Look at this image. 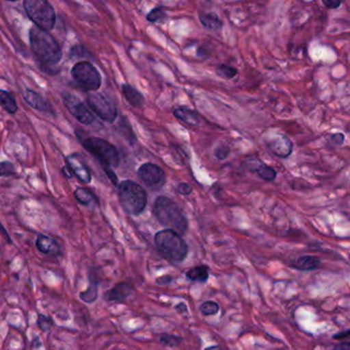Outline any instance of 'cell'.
Listing matches in <instances>:
<instances>
[{
    "mask_svg": "<svg viewBox=\"0 0 350 350\" xmlns=\"http://www.w3.org/2000/svg\"><path fill=\"white\" fill-rule=\"evenodd\" d=\"M98 283L96 282H92L88 289L80 294V298L86 303H92L96 301L98 299Z\"/></svg>",
    "mask_w": 350,
    "mask_h": 350,
    "instance_id": "cell-24",
    "label": "cell"
},
{
    "mask_svg": "<svg viewBox=\"0 0 350 350\" xmlns=\"http://www.w3.org/2000/svg\"><path fill=\"white\" fill-rule=\"evenodd\" d=\"M0 105L10 114H14L18 111V104L14 96L6 90H0Z\"/></svg>",
    "mask_w": 350,
    "mask_h": 350,
    "instance_id": "cell-21",
    "label": "cell"
},
{
    "mask_svg": "<svg viewBox=\"0 0 350 350\" xmlns=\"http://www.w3.org/2000/svg\"><path fill=\"white\" fill-rule=\"evenodd\" d=\"M133 293H135V288L131 284L119 283L112 289L106 291L104 298L108 302L123 301L131 297Z\"/></svg>",
    "mask_w": 350,
    "mask_h": 350,
    "instance_id": "cell-13",
    "label": "cell"
},
{
    "mask_svg": "<svg viewBox=\"0 0 350 350\" xmlns=\"http://www.w3.org/2000/svg\"><path fill=\"white\" fill-rule=\"evenodd\" d=\"M51 325H53V323H51V318H44L43 316H39V327L42 330H49Z\"/></svg>",
    "mask_w": 350,
    "mask_h": 350,
    "instance_id": "cell-33",
    "label": "cell"
},
{
    "mask_svg": "<svg viewBox=\"0 0 350 350\" xmlns=\"http://www.w3.org/2000/svg\"><path fill=\"white\" fill-rule=\"evenodd\" d=\"M347 337H350V330L338 333V334L335 335L333 338L336 339V340H343V339L347 338Z\"/></svg>",
    "mask_w": 350,
    "mask_h": 350,
    "instance_id": "cell-38",
    "label": "cell"
},
{
    "mask_svg": "<svg viewBox=\"0 0 350 350\" xmlns=\"http://www.w3.org/2000/svg\"><path fill=\"white\" fill-rule=\"evenodd\" d=\"M174 116L180 121L189 125H198L200 123V118L197 113L191 109L178 108L174 110Z\"/></svg>",
    "mask_w": 350,
    "mask_h": 350,
    "instance_id": "cell-20",
    "label": "cell"
},
{
    "mask_svg": "<svg viewBox=\"0 0 350 350\" xmlns=\"http://www.w3.org/2000/svg\"><path fill=\"white\" fill-rule=\"evenodd\" d=\"M105 172H106V174L108 175L109 178L111 179V181H112L113 184L114 185H118V183H117V177L116 175L114 174V172H113L111 168H104Z\"/></svg>",
    "mask_w": 350,
    "mask_h": 350,
    "instance_id": "cell-37",
    "label": "cell"
},
{
    "mask_svg": "<svg viewBox=\"0 0 350 350\" xmlns=\"http://www.w3.org/2000/svg\"><path fill=\"white\" fill-rule=\"evenodd\" d=\"M154 215L161 225L174 230L178 234H185L189 227V222L183 210L175 201L167 197H159L154 203Z\"/></svg>",
    "mask_w": 350,
    "mask_h": 350,
    "instance_id": "cell-2",
    "label": "cell"
},
{
    "mask_svg": "<svg viewBox=\"0 0 350 350\" xmlns=\"http://www.w3.org/2000/svg\"><path fill=\"white\" fill-rule=\"evenodd\" d=\"M123 96L126 99L127 102L131 105V106L135 107V108H141L145 103V99H144L143 95L133 88V86H129V84H124L122 86Z\"/></svg>",
    "mask_w": 350,
    "mask_h": 350,
    "instance_id": "cell-15",
    "label": "cell"
},
{
    "mask_svg": "<svg viewBox=\"0 0 350 350\" xmlns=\"http://www.w3.org/2000/svg\"><path fill=\"white\" fill-rule=\"evenodd\" d=\"M74 195H75L78 203H81V205H94V203H98V199H96V197L88 189L80 187V188L76 189Z\"/></svg>",
    "mask_w": 350,
    "mask_h": 350,
    "instance_id": "cell-22",
    "label": "cell"
},
{
    "mask_svg": "<svg viewBox=\"0 0 350 350\" xmlns=\"http://www.w3.org/2000/svg\"><path fill=\"white\" fill-rule=\"evenodd\" d=\"M230 154V149L226 146H219L215 149V156L218 160H226Z\"/></svg>",
    "mask_w": 350,
    "mask_h": 350,
    "instance_id": "cell-30",
    "label": "cell"
},
{
    "mask_svg": "<svg viewBox=\"0 0 350 350\" xmlns=\"http://www.w3.org/2000/svg\"><path fill=\"white\" fill-rule=\"evenodd\" d=\"M323 4L329 10H336L342 4V2L336 1V0H323Z\"/></svg>",
    "mask_w": 350,
    "mask_h": 350,
    "instance_id": "cell-34",
    "label": "cell"
},
{
    "mask_svg": "<svg viewBox=\"0 0 350 350\" xmlns=\"http://www.w3.org/2000/svg\"><path fill=\"white\" fill-rule=\"evenodd\" d=\"M199 20L208 30L219 31L222 28L221 20L213 12H200Z\"/></svg>",
    "mask_w": 350,
    "mask_h": 350,
    "instance_id": "cell-17",
    "label": "cell"
},
{
    "mask_svg": "<svg viewBox=\"0 0 350 350\" xmlns=\"http://www.w3.org/2000/svg\"><path fill=\"white\" fill-rule=\"evenodd\" d=\"M141 180L153 190H160L165 185L166 176L164 171L154 164H143L139 170Z\"/></svg>",
    "mask_w": 350,
    "mask_h": 350,
    "instance_id": "cell-10",
    "label": "cell"
},
{
    "mask_svg": "<svg viewBox=\"0 0 350 350\" xmlns=\"http://www.w3.org/2000/svg\"><path fill=\"white\" fill-rule=\"evenodd\" d=\"M63 97L64 103H65L68 110L79 123L85 125H90L94 123V116L92 111L86 107V105L78 97L69 94V92H65Z\"/></svg>",
    "mask_w": 350,
    "mask_h": 350,
    "instance_id": "cell-9",
    "label": "cell"
},
{
    "mask_svg": "<svg viewBox=\"0 0 350 350\" xmlns=\"http://www.w3.org/2000/svg\"><path fill=\"white\" fill-rule=\"evenodd\" d=\"M217 73L222 77L226 78V79H230V78L237 75L238 71H237L236 68L230 67V66L219 65L217 67Z\"/></svg>",
    "mask_w": 350,
    "mask_h": 350,
    "instance_id": "cell-27",
    "label": "cell"
},
{
    "mask_svg": "<svg viewBox=\"0 0 350 350\" xmlns=\"http://www.w3.org/2000/svg\"><path fill=\"white\" fill-rule=\"evenodd\" d=\"M174 308L175 310L180 314H187V312H189L187 304L183 303V302H180V303L177 304Z\"/></svg>",
    "mask_w": 350,
    "mask_h": 350,
    "instance_id": "cell-36",
    "label": "cell"
},
{
    "mask_svg": "<svg viewBox=\"0 0 350 350\" xmlns=\"http://www.w3.org/2000/svg\"><path fill=\"white\" fill-rule=\"evenodd\" d=\"M159 342L163 345L164 347H176L183 342V338H181V337L175 336V335L164 334L160 337Z\"/></svg>",
    "mask_w": 350,
    "mask_h": 350,
    "instance_id": "cell-26",
    "label": "cell"
},
{
    "mask_svg": "<svg viewBox=\"0 0 350 350\" xmlns=\"http://www.w3.org/2000/svg\"><path fill=\"white\" fill-rule=\"evenodd\" d=\"M156 282H157L158 285H168V284L172 283V277L170 275H163V277L157 279Z\"/></svg>",
    "mask_w": 350,
    "mask_h": 350,
    "instance_id": "cell-35",
    "label": "cell"
},
{
    "mask_svg": "<svg viewBox=\"0 0 350 350\" xmlns=\"http://www.w3.org/2000/svg\"><path fill=\"white\" fill-rule=\"evenodd\" d=\"M191 191H193V188H191L189 184H187V183H180V184H178V186H177V192H178L179 195H191Z\"/></svg>",
    "mask_w": 350,
    "mask_h": 350,
    "instance_id": "cell-31",
    "label": "cell"
},
{
    "mask_svg": "<svg viewBox=\"0 0 350 350\" xmlns=\"http://www.w3.org/2000/svg\"><path fill=\"white\" fill-rule=\"evenodd\" d=\"M166 14L164 10L161 8H156L148 14L147 18L150 22H160V21L165 18Z\"/></svg>",
    "mask_w": 350,
    "mask_h": 350,
    "instance_id": "cell-28",
    "label": "cell"
},
{
    "mask_svg": "<svg viewBox=\"0 0 350 350\" xmlns=\"http://www.w3.org/2000/svg\"><path fill=\"white\" fill-rule=\"evenodd\" d=\"M31 51L39 65L51 68L62 59V49L53 35L38 27H33L29 33Z\"/></svg>",
    "mask_w": 350,
    "mask_h": 350,
    "instance_id": "cell-1",
    "label": "cell"
},
{
    "mask_svg": "<svg viewBox=\"0 0 350 350\" xmlns=\"http://www.w3.org/2000/svg\"><path fill=\"white\" fill-rule=\"evenodd\" d=\"M16 174V168L10 162H0V177H8Z\"/></svg>",
    "mask_w": 350,
    "mask_h": 350,
    "instance_id": "cell-29",
    "label": "cell"
},
{
    "mask_svg": "<svg viewBox=\"0 0 350 350\" xmlns=\"http://www.w3.org/2000/svg\"><path fill=\"white\" fill-rule=\"evenodd\" d=\"M68 166L71 172L79 179L81 182L90 183L92 181V174L88 170L85 162L82 160L79 154H72L67 158Z\"/></svg>",
    "mask_w": 350,
    "mask_h": 350,
    "instance_id": "cell-12",
    "label": "cell"
},
{
    "mask_svg": "<svg viewBox=\"0 0 350 350\" xmlns=\"http://www.w3.org/2000/svg\"><path fill=\"white\" fill-rule=\"evenodd\" d=\"M345 136L343 135L342 133H337L331 136V142H332V144H334V145H342V144L345 143Z\"/></svg>",
    "mask_w": 350,
    "mask_h": 350,
    "instance_id": "cell-32",
    "label": "cell"
},
{
    "mask_svg": "<svg viewBox=\"0 0 350 350\" xmlns=\"http://www.w3.org/2000/svg\"><path fill=\"white\" fill-rule=\"evenodd\" d=\"M269 149L278 158H287L293 152L294 145L291 140L285 135H278L267 142Z\"/></svg>",
    "mask_w": 350,
    "mask_h": 350,
    "instance_id": "cell-11",
    "label": "cell"
},
{
    "mask_svg": "<svg viewBox=\"0 0 350 350\" xmlns=\"http://www.w3.org/2000/svg\"><path fill=\"white\" fill-rule=\"evenodd\" d=\"M84 147L86 148L88 151L94 154L100 162H102L104 168L109 166V168H117L120 162L119 158V153L116 148L109 143L106 140L100 139V138L90 137L88 139H84L82 141Z\"/></svg>",
    "mask_w": 350,
    "mask_h": 350,
    "instance_id": "cell-6",
    "label": "cell"
},
{
    "mask_svg": "<svg viewBox=\"0 0 350 350\" xmlns=\"http://www.w3.org/2000/svg\"><path fill=\"white\" fill-rule=\"evenodd\" d=\"M185 275L189 281L206 283L209 279V267L207 265H199L189 269Z\"/></svg>",
    "mask_w": 350,
    "mask_h": 350,
    "instance_id": "cell-19",
    "label": "cell"
},
{
    "mask_svg": "<svg viewBox=\"0 0 350 350\" xmlns=\"http://www.w3.org/2000/svg\"><path fill=\"white\" fill-rule=\"evenodd\" d=\"M88 103L94 114L98 115L105 121L114 123L115 119L117 118L118 112H117L116 106L104 95L92 92L88 96Z\"/></svg>",
    "mask_w": 350,
    "mask_h": 350,
    "instance_id": "cell-8",
    "label": "cell"
},
{
    "mask_svg": "<svg viewBox=\"0 0 350 350\" xmlns=\"http://www.w3.org/2000/svg\"><path fill=\"white\" fill-rule=\"evenodd\" d=\"M219 312V305L214 301H206L200 305V312L203 316H215Z\"/></svg>",
    "mask_w": 350,
    "mask_h": 350,
    "instance_id": "cell-25",
    "label": "cell"
},
{
    "mask_svg": "<svg viewBox=\"0 0 350 350\" xmlns=\"http://www.w3.org/2000/svg\"><path fill=\"white\" fill-rule=\"evenodd\" d=\"M118 193L121 205L127 214L139 216L143 213L148 203V195L141 185L131 180L123 181L119 184Z\"/></svg>",
    "mask_w": 350,
    "mask_h": 350,
    "instance_id": "cell-4",
    "label": "cell"
},
{
    "mask_svg": "<svg viewBox=\"0 0 350 350\" xmlns=\"http://www.w3.org/2000/svg\"><path fill=\"white\" fill-rule=\"evenodd\" d=\"M259 178L265 181H273L277 178V172L271 166H267L263 162H259L258 166L255 170Z\"/></svg>",
    "mask_w": 350,
    "mask_h": 350,
    "instance_id": "cell-23",
    "label": "cell"
},
{
    "mask_svg": "<svg viewBox=\"0 0 350 350\" xmlns=\"http://www.w3.org/2000/svg\"><path fill=\"white\" fill-rule=\"evenodd\" d=\"M23 97L27 104L30 105L32 108L43 112H51V105L38 92L32 90H26L23 92Z\"/></svg>",
    "mask_w": 350,
    "mask_h": 350,
    "instance_id": "cell-14",
    "label": "cell"
},
{
    "mask_svg": "<svg viewBox=\"0 0 350 350\" xmlns=\"http://www.w3.org/2000/svg\"><path fill=\"white\" fill-rule=\"evenodd\" d=\"M72 76L80 88L88 92H94L100 88L102 77L100 72L88 61L78 62L72 68Z\"/></svg>",
    "mask_w": 350,
    "mask_h": 350,
    "instance_id": "cell-7",
    "label": "cell"
},
{
    "mask_svg": "<svg viewBox=\"0 0 350 350\" xmlns=\"http://www.w3.org/2000/svg\"><path fill=\"white\" fill-rule=\"evenodd\" d=\"M155 245L159 254L170 262L180 263L187 258L189 247L180 234L172 229L161 230L155 236Z\"/></svg>",
    "mask_w": 350,
    "mask_h": 350,
    "instance_id": "cell-3",
    "label": "cell"
},
{
    "mask_svg": "<svg viewBox=\"0 0 350 350\" xmlns=\"http://www.w3.org/2000/svg\"><path fill=\"white\" fill-rule=\"evenodd\" d=\"M333 350H350V343H340L336 345Z\"/></svg>",
    "mask_w": 350,
    "mask_h": 350,
    "instance_id": "cell-39",
    "label": "cell"
},
{
    "mask_svg": "<svg viewBox=\"0 0 350 350\" xmlns=\"http://www.w3.org/2000/svg\"><path fill=\"white\" fill-rule=\"evenodd\" d=\"M24 8L29 18L42 30H53L55 24V12L53 5L45 0H26Z\"/></svg>",
    "mask_w": 350,
    "mask_h": 350,
    "instance_id": "cell-5",
    "label": "cell"
},
{
    "mask_svg": "<svg viewBox=\"0 0 350 350\" xmlns=\"http://www.w3.org/2000/svg\"><path fill=\"white\" fill-rule=\"evenodd\" d=\"M320 265V259H319L318 257L310 256V255L299 257V258L293 263L294 268L302 271H314V269L319 268Z\"/></svg>",
    "mask_w": 350,
    "mask_h": 350,
    "instance_id": "cell-18",
    "label": "cell"
},
{
    "mask_svg": "<svg viewBox=\"0 0 350 350\" xmlns=\"http://www.w3.org/2000/svg\"><path fill=\"white\" fill-rule=\"evenodd\" d=\"M204 350H221L219 347H207V349H205Z\"/></svg>",
    "mask_w": 350,
    "mask_h": 350,
    "instance_id": "cell-40",
    "label": "cell"
},
{
    "mask_svg": "<svg viewBox=\"0 0 350 350\" xmlns=\"http://www.w3.org/2000/svg\"><path fill=\"white\" fill-rule=\"evenodd\" d=\"M36 246L38 250L43 253V254H57L59 251L57 242L53 238H49L47 236H43V234H41L37 238Z\"/></svg>",
    "mask_w": 350,
    "mask_h": 350,
    "instance_id": "cell-16",
    "label": "cell"
}]
</instances>
